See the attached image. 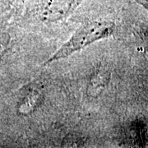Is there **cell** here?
<instances>
[{
	"label": "cell",
	"mask_w": 148,
	"mask_h": 148,
	"mask_svg": "<svg viewBox=\"0 0 148 148\" xmlns=\"http://www.w3.org/2000/svg\"><path fill=\"white\" fill-rule=\"evenodd\" d=\"M111 32L110 27L100 22H94L80 28L75 32L72 38L64 44L56 53L47 61V63L64 58L76 51L86 47L92 43L107 37Z\"/></svg>",
	"instance_id": "1"
},
{
	"label": "cell",
	"mask_w": 148,
	"mask_h": 148,
	"mask_svg": "<svg viewBox=\"0 0 148 148\" xmlns=\"http://www.w3.org/2000/svg\"><path fill=\"white\" fill-rule=\"evenodd\" d=\"M102 78V73L101 71L95 72L90 78L89 86L87 89L88 94L91 96H95L101 92V87L104 86V82Z\"/></svg>",
	"instance_id": "2"
}]
</instances>
